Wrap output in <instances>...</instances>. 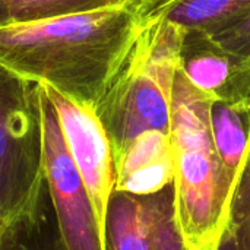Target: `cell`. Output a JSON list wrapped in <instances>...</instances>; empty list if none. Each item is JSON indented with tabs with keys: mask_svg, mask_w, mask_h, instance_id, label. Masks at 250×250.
Listing matches in <instances>:
<instances>
[{
	"mask_svg": "<svg viewBox=\"0 0 250 250\" xmlns=\"http://www.w3.org/2000/svg\"><path fill=\"white\" fill-rule=\"evenodd\" d=\"M223 47L250 59V15L231 28L212 35Z\"/></svg>",
	"mask_w": 250,
	"mask_h": 250,
	"instance_id": "14",
	"label": "cell"
},
{
	"mask_svg": "<svg viewBox=\"0 0 250 250\" xmlns=\"http://www.w3.org/2000/svg\"><path fill=\"white\" fill-rule=\"evenodd\" d=\"M133 1H135V3H136V1H139V0H133Z\"/></svg>",
	"mask_w": 250,
	"mask_h": 250,
	"instance_id": "17",
	"label": "cell"
},
{
	"mask_svg": "<svg viewBox=\"0 0 250 250\" xmlns=\"http://www.w3.org/2000/svg\"><path fill=\"white\" fill-rule=\"evenodd\" d=\"M38 95L44 176L59 250H105V236L67 149L57 111L42 85H38Z\"/></svg>",
	"mask_w": 250,
	"mask_h": 250,
	"instance_id": "5",
	"label": "cell"
},
{
	"mask_svg": "<svg viewBox=\"0 0 250 250\" xmlns=\"http://www.w3.org/2000/svg\"><path fill=\"white\" fill-rule=\"evenodd\" d=\"M105 250H186L173 185L145 196L114 190L105 218Z\"/></svg>",
	"mask_w": 250,
	"mask_h": 250,
	"instance_id": "7",
	"label": "cell"
},
{
	"mask_svg": "<svg viewBox=\"0 0 250 250\" xmlns=\"http://www.w3.org/2000/svg\"><path fill=\"white\" fill-rule=\"evenodd\" d=\"M9 23H12L10 15H9V12H7V9H6L3 0H0V26L9 25Z\"/></svg>",
	"mask_w": 250,
	"mask_h": 250,
	"instance_id": "15",
	"label": "cell"
},
{
	"mask_svg": "<svg viewBox=\"0 0 250 250\" xmlns=\"http://www.w3.org/2000/svg\"><path fill=\"white\" fill-rule=\"evenodd\" d=\"M142 22L133 0L62 18L0 26V63L64 98L97 107Z\"/></svg>",
	"mask_w": 250,
	"mask_h": 250,
	"instance_id": "1",
	"label": "cell"
},
{
	"mask_svg": "<svg viewBox=\"0 0 250 250\" xmlns=\"http://www.w3.org/2000/svg\"><path fill=\"white\" fill-rule=\"evenodd\" d=\"M209 125L221 166L239 190L250 167V100L242 103L214 101Z\"/></svg>",
	"mask_w": 250,
	"mask_h": 250,
	"instance_id": "11",
	"label": "cell"
},
{
	"mask_svg": "<svg viewBox=\"0 0 250 250\" xmlns=\"http://www.w3.org/2000/svg\"><path fill=\"white\" fill-rule=\"evenodd\" d=\"M127 0H3L12 23L40 22L122 4Z\"/></svg>",
	"mask_w": 250,
	"mask_h": 250,
	"instance_id": "12",
	"label": "cell"
},
{
	"mask_svg": "<svg viewBox=\"0 0 250 250\" xmlns=\"http://www.w3.org/2000/svg\"><path fill=\"white\" fill-rule=\"evenodd\" d=\"M116 192L136 196L157 193L173 185L174 166L168 133L148 130L116 158Z\"/></svg>",
	"mask_w": 250,
	"mask_h": 250,
	"instance_id": "9",
	"label": "cell"
},
{
	"mask_svg": "<svg viewBox=\"0 0 250 250\" xmlns=\"http://www.w3.org/2000/svg\"><path fill=\"white\" fill-rule=\"evenodd\" d=\"M62 126L70 157L105 236V218L116 188V164L108 135L94 107L73 103L44 86Z\"/></svg>",
	"mask_w": 250,
	"mask_h": 250,
	"instance_id": "6",
	"label": "cell"
},
{
	"mask_svg": "<svg viewBox=\"0 0 250 250\" xmlns=\"http://www.w3.org/2000/svg\"><path fill=\"white\" fill-rule=\"evenodd\" d=\"M179 70L215 101L250 100V59L223 47L212 35L185 31Z\"/></svg>",
	"mask_w": 250,
	"mask_h": 250,
	"instance_id": "8",
	"label": "cell"
},
{
	"mask_svg": "<svg viewBox=\"0 0 250 250\" xmlns=\"http://www.w3.org/2000/svg\"><path fill=\"white\" fill-rule=\"evenodd\" d=\"M9 231V227L4 224V221L0 218V243H1V240H3V237L6 236V233Z\"/></svg>",
	"mask_w": 250,
	"mask_h": 250,
	"instance_id": "16",
	"label": "cell"
},
{
	"mask_svg": "<svg viewBox=\"0 0 250 250\" xmlns=\"http://www.w3.org/2000/svg\"><path fill=\"white\" fill-rule=\"evenodd\" d=\"M141 22L164 18L188 31L217 35L250 15V0H139Z\"/></svg>",
	"mask_w": 250,
	"mask_h": 250,
	"instance_id": "10",
	"label": "cell"
},
{
	"mask_svg": "<svg viewBox=\"0 0 250 250\" xmlns=\"http://www.w3.org/2000/svg\"><path fill=\"white\" fill-rule=\"evenodd\" d=\"M185 31L164 18L142 22L126 60L97 104L114 158L148 130L170 132L173 85Z\"/></svg>",
	"mask_w": 250,
	"mask_h": 250,
	"instance_id": "3",
	"label": "cell"
},
{
	"mask_svg": "<svg viewBox=\"0 0 250 250\" xmlns=\"http://www.w3.org/2000/svg\"><path fill=\"white\" fill-rule=\"evenodd\" d=\"M51 209L35 223L9 229L0 243V250H59L56 227L51 226Z\"/></svg>",
	"mask_w": 250,
	"mask_h": 250,
	"instance_id": "13",
	"label": "cell"
},
{
	"mask_svg": "<svg viewBox=\"0 0 250 250\" xmlns=\"http://www.w3.org/2000/svg\"><path fill=\"white\" fill-rule=\"evenodd\" d=\"M47 201L38 85L0 63V218L9 229L35 223Z\"/></svg>",
	"mask_w": 250,
	"mask_h": 250,
	"instance_id": "4",
	"label": "cell"
},
{
	"mask_svg": "<svg viewBox=\"0 0 250 250\" xmlns=\"http://www.w3.org/2000/svg\"><path fill=\"white\" fill-rule=\"evenodd\" d=\"M214 101L177 70L168 136L174 214L186 250H221L234 226L239 190L226 174L212 141L209 111Z\"/></svg>",
	"mask_w": 250,
	"mask_h": 250,
	"instance_id": "2",
	"label": "cell"
}]
</instances>
